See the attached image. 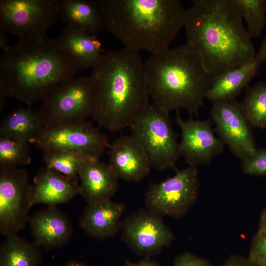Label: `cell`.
Segmentation results:
<instances>
[{
	"mask_svg": "<svg viewBox=\"0 0 266 266\" xmlns=\"http://www.w3.org/2000/svg\"><path fill=\"white\" fill-rule=\"evenodd\" d=\"M186 43L212 77L253 59L256 50L233 0H193Z\"/></svg>",
	"mask_w": 266,
	"mask_h": 266,
	"instance_id": "cell-1",
	"label": "cell"
},
{
	"mask_svg": "<svg viewBox=\"0 0 266 266\" xmlns=\"http://www.w3.org/2000/svg\"><path fill=\"white\" fill-rule=\"evenodd\" d=\"M144 63L139 53L123 48L105 51L92 68V118L99 127L121 131L150 103Z\"/></svg>",
	"mask_w": 266,
	"mask_h": 266,
	"instance_id": "cell-2",
	"label": "cell"
},
{
	"mask_svg": "<svg viewBox=\"0 0 266 266\" xmlns=\"http://www.w3.org/2000/svg\"><path fill=\"white\" fill-rule=\"evenodd\" d=\"M77 69L55 39L46 33L19 38L0 58V78L7 96L31 107Z\"/></svg>",
	"mask_w": 266,
	"mask_h": 266,
	"instance_id": "cell-3",
	"label": "cell"
},
{
	"mask_svg": "<svg viewBox=\"0 0 266 266\" xmlns=\"http://www.w3.org/2000/svg\"><path fill=\"white\" fill-rule=\"evenodd\" d=\"M104 30L125 48L153 54L169 48L184 27L179 0H100Z\"/></svg>",
	"mask_w": 266,
	"mask_h": 266,
	"instance_id": "cell-4",
	"label": "cell"
},
{
	"mask_svg": "<svg viewBox=\"0 0 266 266\" xmlns=\"http://www.w3.org/2000/svg\"><path fill=\"white\" fill-rule=\"evenodd\" d=\"M144 66L153 103L169 112L184 109L198 116L213 77L186 43L151 54Z\"/></svg>",
	"mask_w": 266,
	"mask_h": 266,
	"instance_id": "cell-5",
	"label": "cell"
},
{
	"mask_svg": "<svg viewBox=\"0 0 266 266\" xmlns=\"http://www.w3.org/2000/svg\"><path fill=\"white\" fill-rule=\"evenodd\" d=\"M169 113L150 103L129 127L131 135L143 147L152 167L160 170L175 168L180 156L179 143Z\"/></svg>",
	"mask_w": 266,
	"mask_h": 266,
	"instance_id": "cell-6",
	"label": "cell"
},
{
	"mask_svg": "<svg viewBox=\"0 0 266 266\" xmlns=\"http://www.w3.org/2000/svg\"><path fill=\"white\" fill-rule=\"evenodd\" d=\"M94 106L91 76H82L59 84L42 101L38 112L44 126H49L87 120Z\"/></svg>",
	"mask_w": 266,
	"mask_h": 266,
	"instance_id": "cell-7",
	"label": "cell"
},
{
	"mask_svg": "<svg viewBox=\"0 0 266 266\" xmlns=\"http://www.w3.org/2000/svg\"><path fill=\"white\" fill-rule=\"evenodd\" d=\"M31 143L44 151L58 149L99 160L109 146L107 136L87 120L44 126Z\"/></svg>",
	"mask_w": 266,
	"mask_h": 266,
	"instance_id": "cell-8",
	"label": "cell"
},
{
	"mask_svg": "<svg viewBox=\"0 0 266 266\" xmlns=\"http://www.w3.org/2000/svg\"><path fill=\"white\" fill-rule=\"evenodd\" d=\"M199 188L197 166L177 170L172 177L153 184L144 199L147 209L161 217L180 218L195 203Z\"/></svg>",
	"mask_w": 266,
	"mask_h": 266,
	"instance_id": "cell-9",
	"label": "cell"
},
{
	"mask_svg": "<svg viewBox=\"0 0 266 266\" xmlns=\"http://www.w3.org/2000/svg\"><path fill=\"white\" fill-rule=\"evenodd\" d=\"M33 184L27 170L18 166L0 168V232L17 235L28 224Z\"/></svg>",
	"mask_w": 266,
	"mask_h": 266,
	"instance_id": "cell-10",
	"label": "cell"
},
{
	"mask_svg": "<svg viewBox=\"0 0 266 266\" xmlns=\"http://www.w3.org/2000/svg\"><path fill=\"white\" fill-rule=\"evenodd\" d=\"M58 7L57 0H0V28L19 38L45 34Z\"/></svg>",
	"mask_w": 266,
	"mask_h": 266,
	"instance_id": "cell-11",
	"label": "cell"
},
{
	"mask_svg": "<svg viewBox=\"0 0 266 266\" xmlns=\"http://www.w3.org/2000/svg\"><path fill=\"white\" fill-rule=\"evenodd\" d=\"M122 238L136 254L150 258L171 244L174 235L162 217L147 209H141L122 221Z\"/></svg>",
	"mask_w": 266,
	"mask_h": 266,
	"instance_id": "cell-12",
	"label": "cell"
},
{
	"mask_svg": "<svg viewBox=\"0 0 266 266\" xmlns=\"http://www.w3.org/2000/svg\"><path fill=\"white\" fill-rule=\"evenodd\" d=\"M210 116L219 138L242 161L257 151L253 134L236 99L212 103Z\"/></svg>",
	"mask_w": 266,
	"mask_h": 266,
	"instance_id": "cell-13",
	"label": "cell"
},
{
	"mask_svg": "<svg viewBox=\"0 0 266 266\" xmlns=\"http://www.w3.org/2000/svg\"><path fill=\"white\" fill-rule=\"evenodd\" d=\"M175 122L181 131L180 156L190 166L208 165L223 152L225 144L215 135L210 119L196 120L190 116L184 120L177 110Z\"/></svg>",
	"mask_w": 266,
	"mask_h": 266,
	"instance_id": "cell-14",
	"label": "cell"
},
{
	"mask_svg": "<svg viewBox=\"0 0 266 266\" xmlns=\"http://www.w3.org/2000/svg\"><path fill=\"white\" fill-rule=\"evenodd\" d=\"M108 165L118 178L137 183L147 176L152 167L139 141L133 135H123L109 144Z\"/></svg>",
	"mask_w": 266,
	"mask_h": 266,
	"instance_id": "cell-15",
	"label": "cell"
},
{
	"mask_svg": "<svg viewBox=\"0 0 266 266\" xmlns=\"http://www.w3.org/2000/svg\"><path fill=\"white\" fill-rule=\"evenodd\" d=\"M28 224L34 242L47 249L66 246L73 233L71 221L56 206H48L36 211L30 216Z\"/></svg>",
	"mask_w": 266,
	"mask_h": 266,
	"instance_id": "cell-16",
	"label": "cell"
},
{
	"mask_svg": "<svg viewBox=\"0 0 266 266\" xmlns=\"http://www.w3.org/2000/svg\"><path fill=\"white\" fill-rule=\"evenodd\" d=\"M124 206L110 199L88 203L79 219V226L89 237L102 240L121 230Z\"/></svg>",
	"mask_w": 266,
	"mask_h": 266,
	"instance_id": "cell-17",
	"label": "cell"
},
{
	"mask_svg": "<svg viewBox=\"0 0 266 266\" xmlns=\"http://www.w3.org/2000/svg\"><path fill=\"white\" fill-rule=\"evenodd\" d=\"M80 195L78 181L48 168L40 169L33 184L32 203L48 206L66 203Z\"/></svg>",
	"mask_w": 266,
	"mask_h": 266,
	"instance_id": "cell-18",
	"label": "cell"
},
{
	"mask_svg": "<svg viewBox=\"0 0 266 266\" xmlns=\"http://www.w3.org/2000/svg\"><path fill=\"white\" fill-rule=\"evenodd\" d=\"M78 176L80 195L88 203L110 199L118 187V177L108 164L100 160L85 162Z\"/></svg>",
	"mask_w": 266,
	"mask_h": 266,
	"instance_id": "cell-19",
	"label": "cell"
},
{
	"mask_svg": "<svg viewBox=\"0 0 266 266\" xmlns=\"http://www.w3.org/2000/svg\"><path fill=\"white\" fill-rule=\"evenodd\" d=\"M55 39L77 70L92 68L105 52L97 36L74 28L66 26Z\"/></svg>",
	"mask_w": 266,
	"mask_h": 266,
	"instance_id": "cell-20",
	"label": "cell"
},
{
	"mask_svg": "<svg viewBox=\"0 0 266 266\" xmlns=\"http://www.w3.org/2000/svg\"><path fill=\"white\" fill-rule=\"evenodd\" d=\"M262 63L255 57L239 67L213 77L206 98L212 103L235 99L248 86Z\"/></svg>",
	"mask_w": 266,
	"mask_h": 266,
	"instance_id": "cell-21",
	"label": "cell"
},
{
	"mask_svg": "<svg viewBox=\"0 0 266 266\" xmlns=\"http://www.w3.org/2000/svg\"><path fill=\"white\" fill-rule=\"evenodd\" d=\"M58 15L68 26L95 36L104 30L102 14L97 1H59Z\"/></svg>",
	"mask_w": 266,
	"mask_h": 266,
	"instance_id": "cell-22",
	"label": "cell"
},
{
	"mask_svg": "<svg viewBox=\"0 0 266 266\" xmlns=\"http://www.w3.org/2000/svg\"><path fill=\"white\" fill-rule=\"evenodd\" d=\"M44 127L38 111L27 106L18 107L1 120L0 136L31 143Z\"/></svg>",
	"mask_w": 266,
	"mask_h": 266,
	"instance_id": "cell-23",
	"label": "cell"
},
{
	"mask_svg": "<svg viewBox=\"0 0 266 266\" xmlns=\"http://www.w3.org/2000/svg\"><path fill=\"white\" fill-rule=\"evenodd\" d=\"M41 247L18 235L6 237L0 248V266H39Z\"/></svg>",
	"mask_w": 266,
	"mask_h": 266,
	"instance_id": "cell-24",
	"label": "cell"
},
{
	"mask_svg": "<svg viewBox=\"0 0 266 266\" xmlns=\"http://www.w3.org/2000/svg\"><path fill=\"white\" fill-rule=\"evenodd\" d=\"M240 105L251 128L266 129V80L246 88Z\"/></svg>",
	"mask_w": 266,
	"mask_h": 266,
	"instance_id": "cell-25",
	"label": "cell"
},
{
	"mask_svg": "<svg viewBox=\"0 0 266 266\" xmlns=\"http://www.w3.org/2000/svg\"><path fill=\"white\" fill-rule=\"evenodd\" d=\"M43 151V161L46 168L54 170L78 181L82 166L91 161L80 154L63 150L48 149Z\"/></svg>",
	"mask_w": 266,
	"mask_h": 266,
	"instance_id": "cell-26",
	"label": "cell"
},
{
	"mask_svg": "<svg viewBox=\"0 0 266 266\" xmlns=\"http://www.w3.org/2000/svg\"><path fill=\"white\" fill-rule=\"evenodd\" d=\"M247 25V31L252 39L262 33L266 23V0H233Z\"/></svg>",
	"mask_w": 266,
	"mask_h": 266,
	"instance_id": "cell-27",
	"label": "cell"
},
{
	"mask_svg": "<svg viewBox=\"0 0 266 266\" xmlns=\"http://www.w3.org/2000/svg\"><path fill=\"white\" fill-rule=\"evenodd\" d=\"M29 143L0 136V167L18 166L32 161Z\"/></svg>",
	"mask_w": 266,
	"mask_h": 266,
	"instance_id": "cell-28",
	"label": "cell"
},
{
	"mask_svg": "<svg viewBox=\"0 0 266 266\" xmlns=\"http://www.w3.org/2000/svg\"><path fill=\"white\" fill-rule=\"evenodd\" d=\"M241 167L247 175H266V148H257L253 155L241 161Z\"/></svg>",
	"mask_w": 266,
	"mask_h": 266,
	"instance_id": "cell-29",
	"label": "cell"
},
{
	"mask_svg": "<svg viewBox=\"0 0 266 266\" xmlns=\"http://www.w3.org/2000/svg\"><path fill=\"white\" fill-rule=\"evenodd\" d=\"M247 258L258 266H266V231L258 230L254 235Z\"/></svg>",
	"mask_w": 266,
	"mask_h": 266,
	"instance_id": "cell-30",
	"label": "cell"
},
{
	"mask_svg": "<svg viewBox=\"0 0 266 266\" xmlns=\"http://www.w3.org/2000/svg\"><path fill=\"white\" fill-rule=\"evenodd\" d=\"M173 266H213L207 259L198 257L188 252L176 256Z\"/></svg>",
	"mask_w": 266,
	"mask_h": 266,
	"instance_id": "cell-31",
	"label": "cell"
},
{
	"mask_svg": "<svg viewBox=\"0 0 266 266\" xmlns=\"http://www.w3.org/2000/svg\"><path fill=\"white\" fill-rule=\"evenodd\" d=\"M221 266H258L253 263L247 257L237 255L230 256Z\"/></svg>",
	"mask_w": 266,
	"mask_h": 266,
	"instance_id": "cell-32",
	"label": "cell"
},
{
	"mask_svg": "<svg viewBox=\"0 0 266 266\" xmlns=\"http://www.w3.org/2000/svg\"><path fill=\"white\" fill-rule=\"evenodd\" d=\"M124 266H161L156 261L151 259L150 258H145L141 261L135 263H132L127 262Z\"/></svg>",
	"mask_w": 266,
	"mask_h": 266,
	"instance_id": "cell-33",
	"label": "cell"
},
{
	"mask_svg": "<svg viewBox=\"0 0 266 266\" xmlns=\"http://www.w3.org/2000/svg\"><path fill=\"white\" fill-rule=\"evenodd\" d=\"M7 33L2 29L0 28V48L4 52L11 46L8 44Z\"/></svg>",
	"mask_w": 266,
	"mask_h": 266,
	"instance_id": "cell-34",
	"label": "cell"
},
{
	"mask_svg": "<svg viewBox=\"0 0 266 266\" xmlns=\"http://www.w3.org/2000/svg\"><path fill=\"white\" fill-rule=\"evenodd\" d=\"M255 58L262 62L266 61V36L262 41L261 47Z\"/></svg>",
	"mask_w": 266,
	"mask_h": 266,
	"instance_id": "cell-35",
	"label": "cell"
},
{
	"mask_svg": "<svg viewBox=\"0 0 266 266\" xmlns=\"http://www.w3.org/2000/svg\"><path fill=\"white\" fill-rule=\"evenodd\" d=\"M259 230L266 231V206L260 215Z\"/></svg>",
	"mask_w": 266,
	"mask_h": 266,
	"instance_id": "cell-36",
	"label": "cell"
},
{
	"mask_svg": "<svg viewBox=\"0 0 266 266\" xmlns=\"http://www.w3.org/2000/svg\"><path fill=\"white\" fill-rule=\"evenodd\" d=\"M64 266H91L83 262L76 261V260H70V261H68L64 265Z\"/></svg>",
	"mask_w": 266,
	"mask_h": 266,
	"instance_id": "cell-37",
	"label": "cell"
}]
</instances>
